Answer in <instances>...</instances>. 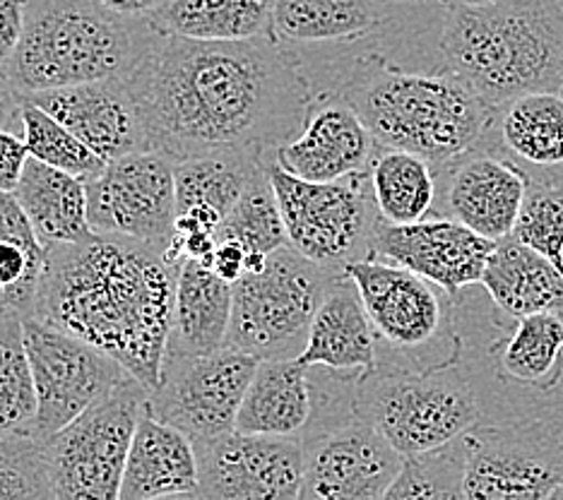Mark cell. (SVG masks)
<instances>
[{"label":"cell","mask_w":563,"mask_h":500,"mask_svg":"<svg viewBox=\"0 0 563 500\" xmlns=\"http://www.w3.org/2000/svg\"><path fill=\"white\" fill-rule=\"evenodd\" d=\"M150 22L194 42H246L273 36V0H169Z\"/></svg>","instance_id":"cell-29"},{"label":"cell","mask_w":563,"mask_h":500,"mask_svg":"<svg viewBox=\"0 0 563 500\" xmlns=\"http://www.w3.org/2000/svg\"><path fill=\"white\" fill-rule=\"evenodd\" d=\"M479 147L514 162L530 184L563 186V95L532 92L494 107Z\"/></svg>","instance_id":"cell-21"},{"label":"cell","mask_w":563,"mask_h":500,"mask_svg":"<svg viewBox=\"0 0 563 500\" xmlns=\"http://www.w3.org/2000/svg\"><path fill=\"white\" fill-rule=\"evenodd\" d=\"M8 311H15V308H12L8 301H5V297H3V293H0V315H3V313H8ZM20 313V311H18Z\"/></svg>","instance_id":"cell-47"},{"label":"cell","mask_w":563,"mask_h":500,"mask_svg":"<svg viewBox=\"0 0 563 500\" xmlns=\"http://www.w3.org/2000/svg\"><path fill=\"white\" fill-rule=\"evenodd\" d=\"M44 248V273L27 315L97 346L155 392L181 263L143 241L99 231Z\"/></svg>","instance_id":"cell-2"},{"label":"cell","mask_w":563,"mask_h":500,"mask_svg":"<svg viewBox=\"0 0 563 500\" xmlns=\"http://www.w3.org/2000/svg\"><path fill=\"white\" fill-rule=\"evenodd\" d=\"M22 320L36 390L34 438L46 443L131 374L117 358L40 318Z\"/></svg>","instance_id":"cell-12"},{"label":"cell","mask_w":563,"mask_h":500,"mask_svg":"<svg viewBox=\"0 0 563 500\" xmlns=\"http://www.w3.org/2000/svg\"><path fill=\"white\" fill-rule=\"evenodd\" d=\"M232 285L200 260H181L166 356H200L227 346Z\"/></svg>","instance_id":"cell-25"},{"label":"cell","mask_w":563,"mask_h":500,"mask_svg":"<svg viewBox=\"0 0 563 500\" xmlns=\"http://www.w3.org/2000/svg\"><path fill=\"white\" fill-rule=\"evenodd\" d=\"M267 171L294 251L328 269H344L374 255L380 214L368 169L338 181H306L282 169L273 157Z\"/></svg>","instance_id":"cell-9"},{"label":"cell","mask_w":563,"mask_h":500,"mask_svg":"<svg viewBox=\"0 0 563 500\" xmlns=\"http://www.w3.org/2000/svg\"><path fill=\"white\" fill-rule=\"evenodd\" d=\"M255 366L258 358L232 346L200 356H164L159 385L150 392L152 414L194 443L234 431Z\"/></svg>","instance_id":"cell-15"},{"label":"cell","mask_w":563,"mask_h":500,"mask_svg":"<svg viewBox=\"0 0 563 500\" xmlns=\"http://www.w3.org/2000/svg\"><path fill=\"white\" fill-rule=\"evenodd\" d=\"M36 390L22 313L0 315V438L34 435Z\"/></svg>","instance_id":"cell-33"},{"label":"cell","mask_w":563,"mask_h":500,"mask_svg":"<svg viewBox=\"0 0 563 500\" xmlns=\"http://www.w3.org/2000/svg\"><path fill=\"white\" fill-rule=\"evenodd\" d=\"M306 368L368 370L378 364V337L371 325L354 281L340 275L318 305L303 352L297 356Z\"/></svg>","instance_id":"cell-24"},{"label":"cell","mask_w":563,"mask_h":500,"mask_svg":"<svg viewBox=\"0 0 563 500\" xmlns=\"http://www.w3.org/2000/svg\"><path fill=\"white\" fill-rule=\"evenodd\" d=\"M400 8L390 0H273V38L287 48H356L386 34Z\"/></svg>","instance_id":"cell-22"},{"label":"cell","mask_w":563,"mask_h":500,"mask_svg":"<svg viewBox=\"0 0 563 500\" xmlns=\"http://www.w3.org/2000/svg\"><path fill=\"white\" fill-rule=\"evenodd\" d=\"M85 184L95 231L143 241L169 258L176 224V174L169 157L152 149L125 154Z\"/></svg>","instance_id":"cell-14"},{"label":"cell","mask_w":563,"mask_h":500,"mask_svg":"<svg viewBox=\"0 0 563 500\" xmlns=\"http://www.w3.org/2000/svg\"><path fill=\"white\" fill-rule=\"evenodd\" d=\"M198 498L291 500L301 498L303 445L294 435L227 431L196 441Z\"/></svg>","instance_id":"cell-16"},{"label":"cell","mask_w":563,"mask_h":500,"mask_svg":"<svg viewBox=\"0 0 563 500\" xmlns=\"http://www.w3.org/2000/svg\"><path fill=\"white\" fill-rule=\"evenodd\" d=\"M15 198L42 246L78 243L95 234L87 214V184L80 176L30 157Z\"/></svg>","instance_id":"cell-28"},{"label":"cell","mask_w":563,"mask_h":500,"mask_svg":"<svg viewBox=\"0 0 563 500\" xmlns=\"http://www.w3.org/2000/svg\"><path fill=\"white\" fill-rule=\"evenodd\" d=\"M344 269H328L289 243L267 255L263 269L232 285V323L227 346L258 358H297L318 305Z\"/></svg>","instance_id":"cell-7"},{"label":"cell","mask_w":563,"mask_h":500,"mask_svg":"<svg viewBox=\"0 0 563 500\" xmlns=\"http://www.w3.org/2000/svg\"><path fill=\"white\" fill-rule=\"evenodd\" d=\"M390 3H398V5H429V3H439V0H390Z\"/></svg>","instance_id":"cell-46"},{"label":"cell","mask_w":563,"mask_h":500,"mask_svg":"<svg viewBox=\"0 0 563 500\" xmlns=\"http://www.w3.org/2000/svg\"><path fill=\"white\" fill-rule=\"evenodd\" d=\"M441 68L486 104L563 89V12L556 0L443 5Z\"/></svg>","instance_id":"cell-4"},{"label":"cell","mask_w":563,"mask_h":500,"mask_svg":"<svg viewBox=\"0 0 563 500\" xmlns=\"http://www.w3.org/2000/svg\"><path fill=\"white\" fill-rule=\"evenodd\" d=\"M54 498L46 443L34 435L0 438V500Z\"/></svg>","instance_id":"cell-37"},{"label":"cell","mask_w":563,"mask_h":500,"mask_svg":"<svg viewBox=\"0 0 563 500\" xmlns=\"http://www.w3.org/2000/svg\"><path fill=\"white\" fill-rule=\"evenodd\" d=\"M27 0H0V73L5 70L20 44Z\"/></svg>","instance_id":"cell-42"},{"label":"cell","mask_w":563,"mask_h":500,"mask_svg":"<svg viewBox=\"0 0 563 500\" xmlns=\"http://www.w3.org/2000/svg\"><path fill=\"white\" fill-rule=\"evenodd\" d=\"M147 147L172 162L214 152H275L301 131L313 85L273 36L194 42L159 34L123 77Z\"/></svg>","instance_id":"cell-1"},{"label":"cell","mask_w":563,"mask_h":500,"mask_svg":"<svg viewBox=\"0 0 563 500\" xmlns=\"http://www.w3.org/2000/svg\"><path fill=\"white\" fill-rule=\"evenodd\" d=\"M22 137L27 143L30 157L80 176L85 181L101 174L107 166V162L89 149L70 127L63 125L42 107H36L27 97L22 104Z\"/></svg>","instance_id":"cell-36"},{"label":"cell","mask_w":563,"mask_h":500,"mask_svg":"<svg viewBox=\"0 0 563 500\" xmlns=\"http://www.w3.org/2000/svg\"><path fill=\"white\" fill-rule=\"evenodd\" d=\"M376 140L335 89H313L301 131L275 152L282 169L306 181H338L366 171Z\"/></svg>","instance_id":"cell-19"},{"label":"cell","mask_w":563,"mask_h":500,"mask_svg":"<svg viewBox=\"0 0 563 500\" xmlns=\"http://www.w3.org/2000/svg\"><path fill=\"white\" fill-rule=\"evenodd\" d=\"M465 465L463 435L433 451L407 455L386 500H465Z\"/></svg>","instance_id":"cell-34"},{"label":"cell","mask_w":563,"mask_h":500,"mask_svg":"<svg viewBox=\"0 0 563 500\" xmlns=\"http://www.w3.org/2000/svg\"><path fill=\"white\" fill-rule=\"evenodd\" d=\"M561 95H563V89H561Z\"/></svg>","instance_id":"cell-49"},{"label":"cell","mask_w":563,"mask_h":500,"mask_svg":"<svg viewBox=\"0 0 563 500\" xmlns=\"http://www.w3.org/2000/svg\"><path fill=\"white\" fill-rule=\"evenodd\" d=\"M494 248L496 241L443 214H431L415 224L380 220L374 238V255L427 277L451 297L472 285H482Z\"/></svg>","instance_id":"cell-17"},{"label":"cell","mask_w":563,"mask_h":500,"mask_svg":"<svg viewBox=\"0 0 563 500\" xmlns=\"http://www.w3.org/2000/svg\"><path fill=\"white\" fill-rule=\"evenodd\" d=\"M556 5H559V10L563 12V0H556Z\"/></svg>","instance_id":"cell-48"},{"label":"cell","mask_w":563,"mask_h":500,"mask_svg":"<svg viewBox=\"0 0 563 500\" xmlns=\"http://www.w3.org/2000/svg\"><path fill=\"white\" fill-rule=\"evenodd\" d=\"M364 301L378 337V358L427 368V352L455 362L463 342L453 330V311L445 289L412 269L378 255L344 265Z\"/></svg>","instance_id":"cell-8"},{"label":"cell","mask_w":563,"mask_h":500,"mask_svg":"<svg viewBox=\"0 0 563 500\" xmlns=\"http://www.w3.org/2000/svg\"><path fill=\"white\" fill-rule=\"evenodd\" d=\"M205 265H208L217 277L229 281V285H236V281L249 273V251L232 238L217 241L210 260Z\"/></svg>","instance_id":"cell-41"},{"label":"cell","mask_w":563,"mask_h":500,"mask_svg":"<svg viewBox=\"0 0 563 500\" xmlns=\"http://www.w3.org/2000/svg\"><path fill=\"white\" fill-rule=\"evenodd\" d=\"M463 443L465 500H563V421L477 423Z\"/></svg>","instance_id":"cell-11"},{"label":"cell","mask_w":563,"mask_h":500,"mask_svg":"<svg viewBox=\"0 0 563 500\" xmlns=\"http://www.w3.org/2000/svg\"><path fill=\"white\" fill-rule=\"evenodd\" d=\"M311 409L309 368L299 358H263L243 395L236 431L299 438Z\"/></svg>","instance_id":"cell-26"},{"label":"cell","mask_w":563,"mask_h":500,"mask_svg":"<svg viewBox=\"0 0 563 500\" xmlns=\"http://www.w3.org/2000/svg\"><path fill=\"white\" fill-rule=\"evenodd\" d=\"M22 104L24 95L8 80L5 73H0V131H15L22 135Z\"/></svg>","instance_id":"cell-43"},{"label":"cell","mask_w":563,"mask_h":500,"mask_svg":"<svg viewBox=\"0 0 563 500\" xmlns=\"http://www.w3.org/2000/svg\"><path fill=\"white\" fill-rule=\"evenodd\" d=\"M271 159L251 152H214L174 162L176 212L205 208L224 220Z\"/></svg>","instance_id":"cell-31"},{"label":"cell","mask_w":563,"mask_h":500,"mask_svg":"<svg viewBox=\"0 0 563 500\" xmlns=\"http://www.w3.org/2000/svg\"><path fill=\"white\" fill-rule=\"evenodd\" d=\"M109 10L125 18H145L150 20L157 10H162L169 0H101Z\"/></svg>","instance_id":"cell-44"},{"label":"cell","mask_w":563,"mask_h":500,"mask_svg":"<svg viewBox=\"0 0 563 500\" xmlns=\"http://www.w3.org/2000/svg\"><path fill=\"white\" fill-rule=\"evenodd\" d=\"M159 30L145 18H125L101 0H27L20 44L5 77L20 92L119 80L147 56Z\"/></svg>","instance_id":"cell-5"},{"label":"cell","mask_w":563,"mask_h":500,"mask_svg":"<svg viewBox=\"0 0 563 500\" xmlns=\"http://www.w3.org/2000/svg\"><path fill=\"white\" fill-rule=\"evenodd\" d=\"M482 287L496 308L516 320L532 313L563 311V275L514 234L496 241L484 267Z\"/></svg>","instance_id":"cell-27"},{"label":"cell","mask_w":563,"mask_h":500,"mask_svg":"<svg viewBox=\"0 0 563 500\" xmlns=\"http://www.w3.org/2000/svg\"><path fill=\"white\" fill-rule=\"evenodd\" d=\"M467 3H494V0H439V5H467Z\"/></svg>","instance_id":"cell-45"},{"label":"cell","mask_w":563,"mask_h":500,"mask_svg":"<svg viewBox=\"0 0 563 500\" xmlns=\"http://www.w3.org/2000/svg\"><path fill=\"white\" fill-rule=\"evenodd\" d=\"M303 445L301 498L378 500L400 474L405 455L356 412L313 423L299 435Z\"/></svg>","instance_id":"cell-13"},{"label":"cell","mask_w":563,"mask_h":500,"mask_svg":"<svg viewBox=\"0 0 563 500\" xmlns=\"http://www.w3.org/2000/svg\"><path fill=\"white\" fill-rule=\"evenodd\" d=\"M232 238L239 241L249 253L271 255L277 248L287 246V229L282 220V210L271 181V171H263L243 192L241 200L234 204L220 229L217 241Z\"/></svg>","instance_id":"cell-35"},{"label":"cell","mask_w":563,"mask_h":500,"mask_svg":"<svg viewBox=\"0 0 563 500\" xmlns=\"http://www.w3.org/2000/svg\"><path fill=\"white\" fill-rule=\"evenodd\" d=\"M198 498V455L184 431L152 414H140L125 459L119 500Z\"/></svg>","instance_id":"cell-23"},{"label":"cell","mask_w":563,"mask_h":500,"mask_svg":"<svg viewBox=\"0 0 563 500\" xmlns=\"http://www.w3.org/2000/svg\"><path fill=\"white\" fill-rule=\"evenodd\" d=\"M150 390L133 376L46 441L51 486L60 500H119L123 469Z\"/></svg>","instance_id":"cell-10"},{"label":"cell","mask_w":563,"mask_h":500,"mask_svg":"<svg viewBox=\"0 0 563 500\" xmlns=\"http://www.w3.org/2000/svg\"><path fill=\"white\" fill-rule=\"evenodd\" d=\"M323 56L332 60L301 70L313 89L347 99L376 145L415 152L441 169L484 143L494 107L448 70H407L364 46L325 48Z\"/></svg>","instance_id":"cell-3"},{"label":"cell","mask_w":563,"mask_h":500,"mask_svg":"<svg viewBox=\"0 0 563 500\" xmlns=\"http://www.w3.org/2000/svg\"><path fill=\"white\" fill-rule=\"evenodd\" d=\"M354 404L405 457L453 443L482 421L475 388L457 362L417 368L378 358L356 378Z\"/></svg>","instance_id":"cell-6"},{"label":"cell","mask_w":563,"mask_h":500,"mask_svg":"<svg viewBox=\"0 0 563 500\" xmlns=\"http://www.w3.org/2000/svg\"><path fill=\"white\" fill-rule=\"evenodd\" d=\"M563 313L544 311L518 318V325L498 352V368L540 392L554 390L563 376Z\"/></svg>","instance_id":"cell-32"},{"label":"cell","mask_w":563,"mask_h":500,"mask_svg":"<svg viewBox=\"0 0 563 500\" xmlns=\"http://www.w3.org/2000/svg\"><path fill=\"white\" fill-rule=\"evenodd\" d=\"M0 241H18L24 246H42L40 236L32 229L27 214L18 202L15 192L0 190Z\"/></svg>","instance_id":"cell-39"},{"label":"cell","mask_w":563,"mask_h":500,"mask_svg":"<svg viewBox=\"0 0 563 500\" xmlns=\"http://www.w3.org/2000/svg\"><path fill=\"white\" fill-rule=\"evenodd\" d=\"M437 176L439 200L433 214L453 216L492 241L514 234L528 192V176L514 162L477 147L441 166Z\"/></svg>","instance_id":"cell-18"},{"label":"cell","mask_w":563,"mask_h":500,"mask_svg":"<svg viewBox=\"0 0 563 500\" xmlns=\"http://www.w3.org/2000/svg\"><path fill=\"white\" fill-rule=\"evenodd\" d=\"M368 181L383 222L415 224L437 210V166L415 152L378 145L368 164Z\"/></svg>","instance_id":"cell-30"},{"label":"cell","mask_w":563,"mask_h":500,"mask_svg":"<svg viewBox=\"0 0 563 500\" xmlns=\"http://www.w3.org/2000/svg\"><path fill=\"white\" fill-rule=\"evenodd\" d=\"M514 236L563 275V186L528 181Z\"/></svg>","instance_id":"cell-38"},{"label":"cell","mask_w":563,"mask_h":500,"mask_svg":"<svg viewBox=\"0 0 563 500\" xmlns=\"http://www.w3.org/2000/svg\"><path fill=\"white\" fill-rule=\"evenodd\" d=\"M27 99L70 127L104 162L150 149L143 119L123 77L46 89Z\"/></svg>","instance_id":"cell-20"},{"label":"cell","mask_w":563,"mask_h":500,"mask_svg":"<svg viewBox=\"0 0 563 500\" xmlns=\"http://www.w3.org/2000/svg\"><path fill=\"white\" fill-rule=\"evenodd\" d=\"M27 159L30 149L24 137L15 131H0V190L15 192Z\"/></svg>","instance_id":"cell-40"}]
</instances>
